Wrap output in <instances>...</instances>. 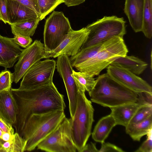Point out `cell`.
Returning <instances> with one entry per match:
<instances>
[{
	"instance_id": "17",
	"label": "cell",
	"mask_w": 152,
	"mask_h": 152,
	"mask_svg": "<svg viewBox=\"0 0 152 152\" xmlns=\"http://www.w3.org/2000/svg\"><path fill=\"white\" fill-rule=\"evenodd\" d=\"M144 0H125L124 12L135 32L141 31Z\"/></svg>"
},
{
	"instance_id": "26",
	"label": "cell",
	"mask_w": 152,
	"mask_h": 152,
	"mask_svg": "<svg viewBox=\"0 0 152 152\" xmlns=\"http://www.w3.org/2000/svg\"><path fill=\"white\" fill-rule=\"evenodd\" d=\"M39 10L40 20L44 19L60 4L64 3V0H37Z\"/></svg>"
},
{
	"instance_id": "14",
	"label": "cell",
	"mask_w": 152,
	"mask_h": 152,
	"mask_svg": "<svg viewBox=\"0 0 152 152\" xmlns=\"http://www.w3.org/2000/svg\"><path fill=\"white\" fill-rule=\"evenodd\" d=\"M23 50L12 38L0 35V66L5 69L12 67L18 60Z\"/></svg>"
},
{
	"instance_id": "37",
	"label": "cell",
	"mask_w": 152,
	"mask_h": 152,
	"mask_svg": "<svg viewBox=\"0 0 152 152\" xmlns=\"http://www.w3.org/2000/svg\"><path fill=\"white\" fill-rule=\"evenodd\" d=\"M86 0H64V4L68 7L75 6L84 2Z\"/></svg>"
},
{
	"instance_id": "22",
	"label": "cell",
	"mask_w": 152,
	"mask_h": 152,
	"mask_svg": "<svg viewBox=\"0 0 152 152\" xmlns=\"http://www.w3.org/2000/svg\"><path fill=\"white\" fill-rule=\"evenodd\" d=\"M40 21L39 18L11 25L12 32L14 36H32L34 34Z\"/></svg>"
},
{
	"instance_id": "6",
	"label": "cell",
	"mask_w": 152,
	"mask_h": 152,
	"mask_svg": "<svg viewBox=\"0 0 152 152\" xmlns=\"http://www.w3.org/2000/svg\"><path fill=\"white\" fill-rule=\"evenodd\" d=\"M123 18L104 16L86 27L89 33L81 49L103 43L114 37L123 38L126 33Z\"/></svg>"
},
{
	"instance_id": "20",
	"label": "cell",
	"mask_w": 152,
	"mask_h": 152,
	"mask_svg": "<svg viewBox=\"0 0 152 152\" xmlns=\"http://www.w3.org/2000/svg\"><path fill=\"white\" fill-rule=\"evenodd\" d=\"M113 117L110 114L101 118L95 126L92 133V139L101 143L104 142L113 128L116 126Z\"/></svg>"
},
{
	"instance_id": "31",
	"label": "cell",
	"mask_w": 152,
	"mask_h": 152,
	"mask_svg": "<svg viewBox=\"0 0 152 152\" xmlns=\"http://www.w3.org/2000/svg\"><path fill=\"white\" fill-rule=\"evenodd\" d=\"M12 39L17 45L25 48L30 45L32 42V39L28 36L17 35L14 36Z\"/></svg>"
},
{
	"instance_id": "40",
	"label": "cell",
	"mask_w": 152,
	"mask_h": 152,
	"mask_svg": "<svg viewBox=\"0 0 152 152\" xmlns=\"http://www.w3.org/2000/svg\"></svg>"
},
{
	"instance_id": "1",
	"label": "cell",
	"mask_w": 152,
	"mask_h": 152,
	"mask_svg": "<svg viewBox=\"0 0 152 152\" xmlns=\"http://www.w3.org/2000/svg\"><path fill=\"white\" fill-rule=\"evenodd\" d=\"M17 104L18 113L14 126L16 132L21 135L27 120L32 114L57 110H64V96L53 82L30 89L11 88Z\"/></svg>"
},
{
	"instance_id": "7",
	"label": "cell",
	"mask_w": 152,
	"mask_h": 152,
	"mask_svg": "<svg viewBox=\"0 0 152 152\" xmlns=\"http://www.w3.org/2000/svg\"><path fill=\"white\" fill-rule=\"evenodd\" d=\"M72 118L65 117L56 129L37 145V149L48 152H75L71 133Z\"/></svg>"
},
{
	"instance_id": "23",
	"label": "cell",
	"mask_w": 152,
	"mask_h": 152,
	"mask_svg": "<svg viewBox=\"0 0 152 152\" xmlns=\"http://www.w3.org/2000/svg\"><path fill=\"white\" fill-rule=\"evenodd\" d=\"M141 31L148 38L152 36V0H144Z\"/></svg>"
},
{
	"instance_id": "10",
	"label": "cell",
	"mask_w": 152,
	"mask_h": 152,
	"mask_svg": "<svg viewBox=\"0 0 152 152\" xmlns=\"http://www.w3.org/2000/svg\"><path fill=\"white\" fill-rule=\"evenodd\" d=\"M72 67L69 56L63 55L57 57L56 68L65 86L69 101L70 116L72 118L75 112L78 91L80 90L77 83L72 75L73 70Z\"/></svg>"
},
{
	"instance_id": "28",
	"label": "cell",
	"mask_w": 152,
	"mask_h": 152,
	"mask_svg": "<svg viewBox=\"0 0 152 152\" xmlns=\"http://www.w3.org/2000/svg\"><path fill=\"white\" fill-rule=\"evenodd\" d=\"M13 82L12 73L5 69L0 72V92L10 89Z\"/></svg>"
},
{
	"instance_id": "39",
	"label": "cell",
	"mask_w": 152,
	"mask_h": 152,
	"mask_svg": "<svg viewBox=\"0 0 152 152\" xmlns=\"http://www.w3.org/2000/svg\"><path fill=\"white\" fill-rule=\"evenodd\" d=\"M3 132L0 128V151L1 152V147L2 145V144L4 142L1 140V136Z\"/></svg>"
},
{
	"instance_id": "30",
	"label": "cell",
	"mask_w": 152,
	"mask_h": 152,
	"mask_svg": "<svg viewBox=\"0 0 152 152\" xmlns=\"http://www.w3.org/2000/svg\"><path fill=\"white\" fill-rule=\"evenodd\" d=\"M147 135V139L135 152H152V129Z\"/></svg>"
},
{
	"instance_id": "29",
	"label": "cell",
	"mask_w": 152,
	"mask_h": 152,
	"mask_svg": "<svg viewBox=\"0 0 152 152\" xmlns=\"http://www.w3.org/2000/svg\"><path fill=\"white\" fill-rule=\"evenodd\" d=\"M137 103L141 105L152 106V93L145 92L137 93Z\"/></svg>"
},
{
	"instance_id": "2",
	"label": "cell",
	"mask_w": 152,
	"mask_h": 152,
	"mask_svg": "<svg viewBox=\"0 0 152 152\" xmlns=\"http://www.w3.org/2000/svg\"><path fill=\"white\" fill-rule=\"evenodd\" d=\"M91 101L110 108L137 102V93L111 78L106 73L99 75L88 93Z\"/></svg>"
},
{
	"instance_id": "19",
	"label": "cell",
	"mask_w": 152,
	"mask_h": 152,
	"mask_svg": "<svg viewBox=\"0 0 152 152\" xmlns=\"http://www.w3.org/2000/svg\"><path fill=\"white\" fill-rule=\"evenodd\" d=\"M111 64L123 68L137 75L142 73L148 65L146 62L137 57L127 55L118 57Z\"/></svg>"
},
{
	"instance_id": "25",
	"label": "cell",
	"mask_w": 152,
	"mask_h": 152,
	"mask_svg": "<svg viewBox=\"0 0 152 152\" xmlns=\"http://www.w3.org/2000/svg\"><path fill=\"white\" fill-rule=\"evenodd\" d=\"M72 75L77 83L80 89L89 93L94 88L96 79L94 76L87 73L80 71L77 72L73 70Z\"/></svg>"
},
{
	"instance_id": "38",
	"label": "cell",
	"mask_w": 152,
	"mask_h": 152,
	"mask_svg": "<svg viewBox=\"0 0 152 152\" xmlns=\"http://www.w3.org/2000/svg\"><path fill=\"white\" fill-rule=\"evenodd\" d=\"M14 135L9 132H3L1 136V140L4 142L11 140Z\"/></svg>"
},
{
	"instance_id": "11",
	"label": "cell",
	"mask_w": 152,
	"mask_h": 152,
	"mask_svg": "<svg viewBox=\"0 0 152 152\" xmlns=\"http://www.w3.org/2000/svg\"><path fill=\"white\" fill-rule=\"evenodd\" d=\"M45 52L44 44L37 40L23 49L14 66L12 73L13 82L17 83L32 65L45 58Z\"/></svg>"
},
{
	"instance_id": "18",
	"label": "cell",
	"mask_w": 152,
	"mask_h": 152,
	"mask_svg": "<svg viewBox=\"0 0 152 152\" xmlns=\"http://www.w3.org/2000/svg\"><path fill=\"white\" fill-rule=\"evenodd\" d=\"M141 106L137 103L134 102L112 107L110 108V114L114 119L116 125L126 127Z\"/></svg>"
},
{
	"instance_id": "36",
	"label": "cell",
	"mask_w": 152,
	"mask_h": 152,
	"mask_svg": "<svg viewBox=\"0 0 152 152\" xmlns=\"http://www.w3.org/2000/svg\"><path fill=\"white\" fill-rule=\"evenodd\" d=\"M81 152H99L97 148L96 143L91 142L86 144Z\"/></svg>"
},
{
	"instance_id": "21",
	"label": "cell",
	"mask_w": 152,
	"mask_h": 152,
	"mask_svg": "<svg viewBox=\"0 0 152 152\" xmlns=\"http://www.w3.org/2000/svg\"><path fill=\"white\" fill-rule=\"evenodd\" d=\"M125 128L126 133L133 140L139 141L142 137L152 129V115L139 123L129 124Z\"/></svg>"
},
{
	"instance_id": "33",
	"label": "cell",
	"mask_w": 152,
	"mask_h": 152,
	"mask_svg": "<svg viewBox=\"0 0 152 152\" xmlns=\"http://www.w3.org/2000/svg\"><path fill=\"white\" fill-rule=\"evenodd\" d=\"M35 11L39 18L40 14L37 0H15Z\"/></svg>"
},
{
	"instance_id": "8",
	"label": "cell",
	"mask_w": 152,
	"mask_h": 152,
	"mask_svg": "<svg viewBox=\"0 0 152 152\" xmlns=\"http://www.w3.org/2000/svg\"><path fill=\"white\" fill-rule=\"evenodd\" d=\"M72 29L68 19L61 12L54 11L46 20L43 32L46 52L55 49Z\"/></svg>"
},
{
	"instance_id": "34",
	"label": "cell",
	"mask_w": 152,
	"mask_h": 152,
	"mask_svg": "<svg viewBox=\"0 0 152 152\" xmlns=\"http://www.w3.org/2000/svg\"><path fill=\"white\" fill-rule=\"evenodd\" d=\"M7 0H0V20L5 24L8 23L7 9Z\"/></svg>"
},
{
	"instance_id": "3",
	"label": "cell",
	"mask_w": 152,
	"mask_h": 152,
	"mask_svg": "<svg viewBox=\"0 0 152 152\" xmlns=\"http://www.w3.org/2000/svg\"><path fill=\"white\" fill-rule=\"evenodd\" d=\"M65 117L62 110L31 115L26 121L20 135L26 141L25 151L34 150Z\"/></svg>"
},
{
	"instance_id": "13",
	"label": "cell",
	"mask_w": 152,
	"mask_h": 152,
	"mask_svg": "<svg viewBox=\"0 0 152 152\" xmlns=\"http://www.w3.org/2000/svg\"><path fill=\"white\" fill-rule=\"evenodd\" d=\"M107 73L112 79L135 92L152 93V87L147 82L125 69L110 64L107 67Z\"/></svg>"
},
{
	"instance_id": "12",
	"label": "cell",
	"mask_w": 152,
	"mask_h": 152,
	"mask_svg": "<svg viewBox=\"0 0 152 152\" xmlns=\"http://www.w3.org/2000/svg\"><path fill=\"white\" fill-rule=\"evenodd\" d=\"M88 33L89 31L86 27L78 30L72 29L55 49L45 52V58H55L63 55L69 56L75 55L80 50Z\"/></svg>"
},
{
	"instance_id": "16",
	"label": "cell",
	"mask_w": 152,
	"mask_h": 152,
	"mask_svg": "<svg viewBox=\"0 0 152 152\" xmlns=\"http://www.w3.org/2000/svg\"><path fill=\"white\" fill-rule=\"evenodd\" d=\"M18 109L10 89L0 92V117L14 126L16 123Z\"/></svg>"
},
{
	"instance_id": "32",
	"label": "cell",
	"mask_w": 152,
	"mask_h": 152,
	"mask_svg": "<svg viewBox=\"0 0 152 152\" xmlns=\"http://www.w3.org/2000/svg\"><path fill=\"white\" fill-rule=\"evenodd\" d=\"M99 152H124L121 148L113 144L104 142L101 143L100 149L99 150Z\"/></svg>"
},
{
	"instance_id": "27",
	"label": "cell",
	"mask_w": 152,
	"mask_h": 152,
	"mask_svg": "<svg viewBox=\"0 0 152 152\" xmlns=\"http://www.w3.org/2000/svg\"><path fill=\"white\" fill-rule=\"evenodd\" d=\"M152 115V106L143 105L140 107L136 111L129 124L139 123Z\"/></svg>"
},
{
	"instance_id": "4",
	"label": "cell",
	"mask_w": 152,
	"mask_h": 152,
	"mask_svg": "<svg viewBox=\"0 0 152 152\" xmlns=\"http://www.w3.org/2000/svg\"><path fill=\"white\" fill-rule=\"evenodd\" d=\"M128 52L123 38L114 37L104 42L101 48L92 58L74 67L94 77L98 75L115 59L126 56Z\"/></svg>"
},
{
	"instance_id": "5",
	"label": "cell",
	"mask_w": 152,
	"mask_h": 152,
	"mask_svg": "<svg viewBox=\"0 0 152 152\" xmlns=\"http://www.w3.org/2000/svg\"><path fill=\"white\" fill-rule=\"evenodd\" d=\"M94 112L91 101L86 97L85 92L80 90L75 112L71 122L72 139L79 152H81L91 134L94 121Z\"/></svg>"
},
{
	"instance_id": "9",
	"label": "cell",
	"mask_w": 152,
	"mask_h": 152,
	"mask_svg": "<svg viewBox=\"0 0 152 152\" xmlns=\"http://www.w3.org/2000/svg\"><path fill=\"white\" fill-rule=\"evenodd\" d=\"M56 67V61L53 59L37 61L25 73L18 88L33 89L53 82Z\"/></svg>"
},
{
	"instance_id": "24",
	"label": "cell",
	"mask_w": 152,
	"mask_h": 152,
	"mask_svg": "<svg viewBox=\"0 0 152 152\" xmlns=\"http://www.w3.org/2000/svg\"><path fill=\"white\" fill-rule=\"evenodd\" d=\"M26 144V141L16 132L11 140L2 144L1 150L2 152H23Z\"/></svg>"
},
{
	"instance_id": "15",
	"label": "cell",
	"mask_w": 152,
	"mask_h": 152,
	"mask_svg": "<svg viewBox=\"0 0 152 152\" xmlns=\"http://www.w3.org/2000/svg\"><path fill=\"white\" fill-rule=\"evenodd\" d=\"M7 9L8 23L10 25L39 18L34 10L15 0H7Z\"/></svg>"
},
{
	"instance_id": "35",
	"label": "cell",
	"mask_w": 152,
	"mask_h": 152,
	"mask_svg": "<svg viewBox=\"0 0 152 152\" xmlns=\"http://www.w3.org/2000/svg\"><path fill=\"white\" fill-rule=\"evenodd\" d=\"M0 128L3 132H9L12 135L14 131L12 126L0 117Z\"/></svg>"
}]
</instances>
